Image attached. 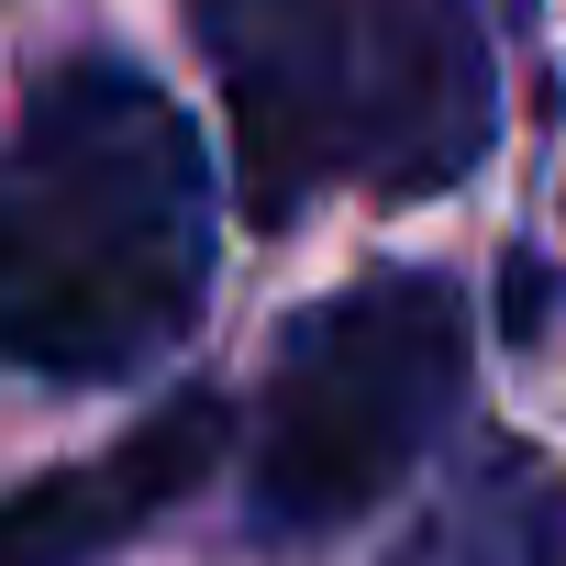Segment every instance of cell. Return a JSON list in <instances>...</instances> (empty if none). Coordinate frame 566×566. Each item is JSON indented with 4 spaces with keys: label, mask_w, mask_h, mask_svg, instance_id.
Segmentation results:
<instances>
[{
    "label": "cell",
    "mask_w": 566,
    "mask_h": 566,
    "mask_svg": "<svg viewBox=\"0 0 566 566\" xmlns=\"http://www.w3.org/2000/svg\"><path fill=\"white\" fill-rule=\"evenodd\" d=\"M222 389H178L156 422H134L123 444L78 455V467H45L0 500V566H101L123 555L156 511H178L211 467H222Z\"/></svg>",
    "instance_id": "4"
},
{
    "label": "cell",
    "mask_w": 566,
    "mask_h": 566,
    "mask_svg": "<svg viewBox=\"0 0 566 566\" xmlns=\"http://www.w3.org/2000/svg\"><path fill=\"white\" fill-rule=\"evenodd\" d=\"M211 301V156L189 112L78 56L0 145V356L23 378H134Z\"/></svg>",
    "instance_id": "1"
},
{
    "label": "cell",
    "mask_w": 566,
    "mask_h": 566,
    "mask_svg": "<svg viewBox=\"0 0 566 566\" xmlns=\"http://www.w3.org/2000/svg\"><path fill=\"white\" fill-rule=\"evenodd\" d=\"M389 566H566V478L533 444H467Z\"/></svg>",
    "instance_id": "5"
},
{
    "label": "cell",
    "mask_w": 566,
    "mask_h": 566,
    "mask_svg": "<svg viewBox=\"0 0 566 566\" xmlns=\"http://www.w3.org/2000/svg\"><path fill=\"white\" fill-rule=\"evenodd\" d=\"M500 312H511V334H533V323H544V266H533V255L511 266V290H500Z\"/></svg>",
    "instance_id": "6"
},
{
    "label": "cell",
    "mask_w": 566,
    "mask_h": 566,
    "mask_svg": "<svg viewBox=\"0 0 566 566\" xmlns=\"http://www.w3.org/2000/svg\"><path fill=\"white\" fill-rule=\"evenodd\" d=\"M222 78L244 211L290 222L312 189L422 200L489 156L500 78L478 0H189Z\"/></svg>",
    "instance_id": "2"
},
{
    "label": "cell",
    "mask_w": 566,
    "mask_h": 566,
    "mask_svg": "<svg viewBox=\"0 0 566 566\" xmlns=\"http://www.w3.org/2000/svg\"><path fill=\"white\" fill-rule=\"evenodd\" d=\"M467 400V301L433 266H378L290 323L244 444L255 533L301 544L378 511Z\"/></svg>",
    "instance_id": "3"
}]
</instances>
